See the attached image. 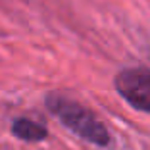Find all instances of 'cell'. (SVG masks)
<instances>
[{
    "label": "cell",
    "instance_id": "obj_3",
    "mask_svg": "<svg viewBox=\"0 0 150 150\" xmlns=\"http://www.w3.org/2000/svg\"><path fill=\"white\" fill-rule=\"evenodd\" d=\"M12 133L18 139H21V141L37 142V141H42L46 137V127L37 123V121H33V119L19 117L12 123Z\"/></svg>",
    "mask_w": 150,
    "mask_h": 150
},
{
    "label": "cell",
    "instance_id": "obj_1",
    "mask_svg": "<svg viewBox=\"0 0 150 150\" xmlns=\"http://www.w3.org/2000/svg\"><path fill=\"white\" fill-rule=\"evenodd\" d=\"M46 104H48L50 112L71 133L79 135L81 139H85L87 142H93L96 146L110 144V133H108L106 125L83 104L69 100L62 94H48Z\"/></svg>",
    "mask_w": 150,
    "mask_h": 150
},
{
    "label": "cell",
    "instance_id": "obj_2",
    "mask_svg": "<svg viewBox=\"0 0 150 150\" xmlns=\"http://www.w3.org/2000/svg\"><path fill=\"white\" fill-rule=\"evenodd\" d=\"M115 88L127 104L141 112H150V69L131 67L119 71Z\"/></svg>",
    "mask_w": 150,
    "mask_h": 150
}]
</instances>
